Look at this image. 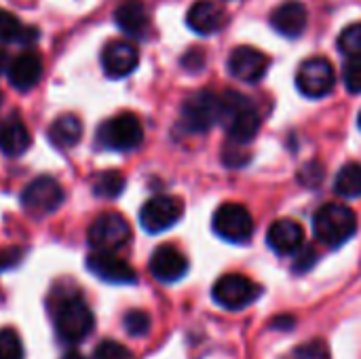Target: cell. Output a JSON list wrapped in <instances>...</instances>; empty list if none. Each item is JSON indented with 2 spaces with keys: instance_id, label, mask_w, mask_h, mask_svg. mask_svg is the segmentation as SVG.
<instances>
[{
  "instance_id": "cell-3",
  "label": "cell",
  "mask_w": 361,
  "mask_h": 359,
  "mask_svg": "<svg viewBox=\"0 0 361 359\" xmlns=\"http://www.w3.org/2000/svg\"><path fill=\"white\" fill-rule=\"evenodd\" d=\"M220 102H222L220 121L224 123L228 138L239 146L252 142L260 129V116L254 110V106L235 91H226L224 95H220Z\"/></svg>"
},
{
  "instance_id": "cell-16",
  "label": "cell",
  "mask_w": 361,
  "mask_h": 359,
  "mask_svg": "<svg viewBox=\"0 0 361 359\" xmlns=\"http://www.w3.org/2000/svg\"><path fill=\"white\" fill-rule=\"evenodd\" d=\"M267 243L273 252H277L281 256L298 254L300 248L305 245V229L290 218L277 220L269 226Z\"/></svg>"
},
{
  "instance_id": "cell-33",
  "label": "cell",
  "mask_w": 361,
  "mask_h": 359,
  "mask_svg": "<svg viewBox=\"0 0 361 359\" xmlns=\"http://www.w3.org/2000/svg\"><path fill=\"white\" fill-rule=\"evenodd\" d=\"M6 66H8V57H6V53H4V51L0 49V74H2L4 70H6Z\"/></svg>"
},
{
  "instance_id": "cell-22",
  "label": "cell",
  "mask_w": 361,
  "mask_h": 359,
  "mask_svg": "<svg viewBox=\"0 0 361 359\" xmlns=\"http://www.w3.org/2000/svg\"><path fill=\"white\" fill-rule=\"evenodd\" d=\"M49 138L57 148H72L82 138V123L76 114H61L49 127Z\"/></svg>"
},
{
  "instance_id": "cell-21",
  "label": "cell",
  "mask_w": 361,
  "mask_h": 359,
  "mask_svg": "<svg viewBox=\"0 0 361 359\" xmlns=\"http://www.w3.org/2000/svg\"><path fill=\"white\" fill-rule=\"evenodd\" d=\"M30 131L23 121L17 116H11L0 123V150L6 157H19L30 148Z\"/></svg>"
},
{
  "instance_id": "cell-19",
  "label": "cell",
  "mask_w": 361,
  "mask_h": 359,
  "mask_svg": "<svg viewBox=\"0 0 361 359\" xmlns=\"http://www.w3.org/2000/svg\"><path fill=\"white\" fill-rule=\"evenodd\" d=\"M6 76H8V83L19 89V91H27L32 87L38 85L40 76H42V59L27 51V53H21L17 55L8 68H6Z\"/></svg>"
},
{
  "instance_id": "cell-31",
  "label": "cell",
  "mask_w": 361,
  "mask_h": 359,
  "mask_svg": "<svg viewBox=\"0 0 361 359\" xmlns=\"http://www.w3.org/2000/svg\"><path fill=\"white\" fill-rule=\"evenodd\" d=\"M292 359H330V351H328L326 343H322V341H311V343L300 345V347L294 351V358Z\"/></svg>"
},
{
  "instance_id": "cell-20",
  "label": "cell",
  "mask_w": 361,
  "mask_h": 359,
  "mask_svg": "<svg viewBox=\"0 0 361 359\" xmlns=\"http://www.w3.org/2000/svg\"><path fill=\"white\" fill-rule=\"evenodd\" d=\"M114 21L125 34L135 36V38L146 36V32L150 28V17H148V11L142 0L121 2L118 8L114 11Z\"/></svg>"
},
{
  "instance_id": "cell-14",
  "label": "cell",
  "mask_w": 361,
  "mask_h": 359,
  "mask_svg": "<svg viewBox=\"0 0 361 359\" xmlns=\"http://www.w3.org/2000/svg\"><path fill=\"white\" fill-rule=\"evenodd\" d=\"M150 273L161 284H176L188 273V258L173 245H161L150 256Z\"/></svg>"
},
{
  "instance_id": "cell-10",
  "label": "cell",
  "mask_w": 361,
  "mask_h": 359,
  "mask_svg": "<svg viewBox=\"0 0 361 359\" xmlns=\"http://www.w3.org/2000/svg\"><path fill=\"white\" fill-rule=\"evenodd\" d=\"M336 83V72L330 59L326 57H311L302 61L296 74V85L302 95L307 97H326Z\"/></svg>"
},
{
  "instance_id": "cell-18",
  "label": "cell",
  "mask_w": 361,
  "mask_h": 359,
  "mask_svg": "<svg viewBox=\"0 0 361 359\" xmlns=\"http://www.w3.org/2000/svg\"><path fill=\"white\" fill-rule=\"evenodd\" d=\"M186 23L192 32H197L201 36H209V34H216L218 30H222V25L226 23V13L216 2L197 0L188 8Z\"/></svg>"
},
{
  "instance_id": "cell-6",
  "label": "cell",
  "mask_w": 361,
  "mask_h": 359,
  "mask_svg": "<svg viewBox=\"0 0 361 359\" xmlns=\"http://www.w3.org/2000/svg\"><path fill=\"white\" fill-rule=\"evenodd\" d=\"M87 239H89V245L93 250L116 252V250H121L123 245L129 243L131 226H129V222L121 214L106 212V214H99L91 222V226L87 231Z\"/></svg>"
},
{
  "instance_id": "cell-11",
  "label": "cell",
  "mask_w": 361,
  "mask_h": 359,
  "mask_svg": "<svg viewBox=\"0 0 361 359\" xmlns=\"http://www.w3.org/2000/svg\"><path fill=\"white\" fill-rule=\"evenodd\" d=\"M63 201L61 184L51 176H40L32 180L21 193V205L30 214H49L55 212Z\"/></svg>"
},
{
  "instance_id": "cell-24",
  "label": "cell",
  "mask_w": 361,
  "mask_h": 359,
  "mask_svg": "<svg viewBox=\"0 0 361 359\" xmlns=\"http://www.w3.org/2000/svg\"><path fill=\"white\" fill-rule=\"evenodd\" d=\"M334 190L336 195L345 199H357L361 197V163H347L336 180H334Z\"/></svg>"
},
{
  "instance_id": "cell-34",
  "label": "cell",
  "mask_w": 361,
  "mask_h": 359,
  "mask_svg": "<svg viewBox=\"0 0 361 359\" xmlns=\"http://www.w3.org/2000/svg\"><path fill=\"white\" fill-rule=\"evenodd\" d=\"M61 359H85V355L72 349V351H68V353H63V355H61Z\"/></svg>"
},
{
  "instance_id": "cell-25",
  "label": "cell",
  "mask_w": 361,
  "mask_h": 359,
  "mask_svg": "<svg viewBox=\"0 0 361 359\" xmlns=\"http://www.w3.org/2000/svg\"><path fill=\"white\" fill-rule=\"evenodd\" d=\"M123 188H125V178L116 169H106L93 178V193L97 197L112 199V197H118L123 193Z\"/></svg>"
},
{
  "instance_id": "cell-1",
  "label": "cell",
  "mask_w": 361,
  "mask_h": 359,
  "mask_svg": "<svg viewBox=\"0 0 361 359\" xmlns=\"http://www.w3.org/2000/svg\"><path fill=\"white\" fill-rule=\"evenodd\" d=\"M51 313H53V326L57 332V339L68 345H76L85 341L95 326L93 311L85 303L82 296L63 292L61 296H53L51 300Z\"/></svg>"
},
{
  "instance_id": "cell-7",
  "label": "cell",
  "mask_w": 361,
  "mask_h": 359,
  "mask_svg": "<svg viewBox=\"0 0 361 359\" xmlns=\"http://www.w3.org/2000/svg\"><path fill=\"white\" fill-rule=\"evenodd\" d=\"M214 233L231 243H247L254 235V218L241 203H224L212 220Z\"/></svg>"
},
{
  "instance_id": "cell-23",
  "label": "cell",
  "mask_w": 361,
  "mask_h": 359,
  "mask_svg": "<svg viewBox=\"0 0 361 359\" xmlns=\"http://www.w3.org/2000/svg\"><path fill=\"white\" fill-rule=\"evenodd\" d=\"M38 38L36 28L23 25L13 13L0 8V42H32Z\"/></svg>"
},
{
  "instance_id": "cell-28",
  "label": "cell",
  "mask_w": 361,
  "mask_h": 359,
  "mask_svg": "<svg viewBox=\"0 0 361 359\" xmlns=\"http://www.w3.org/2000/svg\"><path fill=\"white\" fill-rule=\"evenodd\" d=\"M93 359H133V353L116 341H102L93 351Z\"/></svg>"
},
{
  "instance_id": "cell-30",
  "label": "cell",
  "mask_w": 361,
  "mask_h": 359,
  "mask_svg": "<svg viewBox=\"0 0 361 359\" xmlns=\"http://www.w3.org/2000/svg\"><path fill=\"white\" fill-rule=\"evenodd\" d=\"M343 83L351 93H361V57L349 59L343 70Z\"/></svg>"
},
{
  "instance_id": "cell-8",
  "label": "cell",
  "mask_w": 361,
  "mask_h": 359,
  "mask_svg": "<svg viewBox=\"0 0 361 359\" xmlns=\"http://www.w3.org/2000/svg\"><path fill=\"white\" fill-rule=\"evenodd\" d=\"M260 286H256L250 277L239 275V273H228L220 277L212 290L214 300L228 311H241L247 309L256 298L260 296Z\"/></svg>"
},
{
  "instance_id": "cell-32",
  "label": "cell",
  "mask_w": 361,
  "mask_h": 359,
  "mask_svg": "<svg viewBox=\"0 0 361 359\" xmlns=\"http://www.w3.org/2000/svg\"><path fill=\"white\" fill-rule=\"evenodd\" d=\"M23 256V250L19 248H0V273L15 267Z\"/></svg>"
},
{
  "instance_id": "cell-27",
  "label": "cell",
  "mask_w": 361,
  "mask_h": 359,
  "mask_svg": "<svg viewBox=\"0 0 361 359\" xmlns=\"http://www.w3.org/2000/svg\"><path fill=\"white\" fill-rule=\"evenodd\" d=\"M0 359H23V345L15 330H0Z\"/></svg>"
},
{
  "instance_id": "cell-17",
  "label": "cell",
  "mask_w": 361,
  "mask_h": 359,
  "mask_svg": "<svg viewBox=\"0 0 361 359\" xmlns=\"http://www.w3.org/2000/svg\"><path fill=\"white\" fill-rule=\"evenodd\" d=\"M307 21H309L307 6L298 0H288L271 13L273 30L286 38H298L307 30Z\"/></svg>"
},
{
  "instance_id": "cell-5",
  "label": "cell",
  "mask_w": 361,
  "mask_h": 359,
  "mask_svg": "<svg viewBox=\"0 0 361 359\" xmlns=\"http://www.w3.org/2000/svg\"><path fill=\"white\" fill-rule=\"evenodd\" d=\"M222 114L220 95L212 91H197L188 95L182 104V125L186 131L203 133L209 131Z\"/></svg>"
},
{
  "instance_id": "cell-35",
  "label": "cell",
  "mask_w": 361,
  "mask_h": 359,
  "mask_svg": "<svg viewBox=\"0 0 361 359\" xmlns=\"http://www.w3.org/2000/svg\"><path fill=\"white\" fill-rule=\"evenodd\" d=\"M360 129H361V112H360Z\"/></svg>"
},
{
  "instance_id": "cell-13",
  "label": "cell",
  "mask_w": 361,
  "mask_h": 359,
  "mask_svg": "<svg viewBox=\"0 0 361 359\" xmlns=\"http://www.w3.org/2000/svg\"><path fill=\"white\" fill-rule=\"evenodd\" d=\"M271 59L256 47H237L228 57V72L241 83H258L264 78Z\"/></svg>"
},
{
  "instance_id": "cell-12",
  "label": "cell",
  "mask_w": 361,
  "mask_h": 359,
  "mask_svg": "<svg viewBox=\"0 0 361 359\" xmlns=\"http://www.w3.org/2000/svg\"><path fill=\"white\" fill-rule=\"evenodd\" d=\"M87 269L102 281L106 284H116V286H129L137 281V273L133 271L131 264H127L123 258H118L114 252H102L95 250L87 258Z\"/></svg>"
},
{
  "instance_id": "cell-29",
  "label": "cell",
  "mask_w": 361,
  "mask_h": 359,
  "mask_svg": "<svg viewBox=\"0 0 361 359\" xmlns=\"http://www.w3.org/2000/svg\"><path fill=\"white\" fill-rule=\"evenodd\" d=\"M123 326L131 336H144L150 330V317L146 311H129L123 320Z\"/></svg>"
},
{
  "instance_id": "cell-15",
  "label": "cell",
  "mask_w": 361,
  "mask_h": 359,
  "mask_svg": "<svg viewBox=\"0 0 361 359\" xmlns=\"http://www.w3.org/2000/svg\"><path fill=\"white\" fill-rule=\"evenodd\" d=\"M137 63H140V53L127 40H114L106 44L102 51V66L110 78L129 76L137 68Z\"/></svg>"
},
{
  "instance_id": "cell-26",
  "label": "cell",
  "mask_w": 361,
  "mask_h": 359,
  "mask_svg": "<svg viewBox=\"0 0 361 359\" xmlns=\"http://www.w3.org/2000/svg\"><path fill=\"white\" fill-rule=\"evenodd\" d=\"M338 49L349 59L361 57V23H351V25H347L341 32V36H338Z\"/></svg>"
},
{
  "instance_id": "cell-4",
  "label": "cell",
  "mask_w": 361,
  "mask_h": 359,
  "mask_svg": "<svg viewBox=\"0 0 361 359\" xmlns=\"http://www.w3.org/2000/svg\"><path fill=\"white\" fill-rule=\"evenodd\" d=\"M144 140V127L133 112H121L97 129V142L116 152L135 150Z\"/></svg>"
},
{
  "instance_id": "cell-2",
  "label": "cell",
  "mask_w": 361,
  "mask_h": 359,
  "mask_svg": "<svg viewBox=\"0 0 361 359\" xmlns=\"http://www.w3.org/2000/svg\"><path fill=\"white\" fill-rule=\"evenodd\" d=\"M315 237L328 248H341L357 231V216L349 205L326 203L317 209L313 218Z\"/></svg>"
},
{
  "instance_id": "cell-9",
  "label": "cell",
  "mask_w": 361,
  "mask_h": 359,
  "mask_svg": "<svg viewBox=\"0 0 361 359\" xmlns=\"http://www.w3.org/2000/svg\"><path fill=\"white\" fill-rule=\"evenodd\" d=\"M184 214V205L178 197L171 195H159L148 199L140 209V224L146 233H163L171 229L176 222H180Z\"/></svg>"
}]
</instances>
